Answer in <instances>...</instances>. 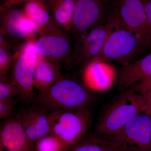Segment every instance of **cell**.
Listing matches in <instances>:
<instances>
[{
    "label": "cell",
    "instance_id": "obj_1",
    "mask_svg": "<svg viewBox=\"0 0 151 151\" xmlns=\"http://www.w3.org/2000/svg\"><path fill=\"white\" fill-rule=\"evenodd\" d=\"M147 108L141 93L130 88L122 90L103 112L97 122L95 135L102 138L117 132Z\"/></svg>",
    "mask_w": 151,
    "mask_h": 151
},
{
    "label": "cell",
    "instance_id": "obj_2",
    "mask_svg": "<svg viewBox=\"0 0 151 151\" xmlns=\"http://www.w3.org/2000/svg\"><path fill=\"white\" fill-rule=\"evenodd\" d=\"M93 102V96L83 83L63 77L44 92L37 94L33 102L51 111L89 108Z\"/></svg>",
    "mask_w": 151,
    "mask_h": 151
},
{
    "label": "cell",
    "instance_id": "obj_3",
    "mask_svg": "<svg viewBox=\"0 0 151 151\" xmlns=\"http://www.w3.org/2000/svg\"><path fill=\"white\" fill-rule=\"evenodd\" d=\"M49 118L51 133L65 144L68 150L87 134L93 120L89 108L50 111Z\"/></svg>",
    "mask_w": 151,
    "mask_h": 151
},
{
    "label": "cell",
    "instance_id": "obj_4",
    "mask_svg": "<svg viewBox=\"0 0 151 151\" xmlns=\"http://www.w3.org/2000/svg\"><path fill=\"white\" fill-rule=\"evenodd\" d=\"M148 48L138 37L120 25L111 32L102 51L92 62L113 61L124 65L133 62Z\"/></svg>",
    "mask_w": 151,
    "mask_h": 151
},
{
    "label": "cell",
    "instance_id": "obj_5",
    "mask_svg": "<svg viewBox=\"0 0 151 151\" xmlns=\"http://www.w3.org/2000/svg\"><path fill=\"white\" fill-rule=\"evenodd\" d=\"M36 40L17 44L14 47L15 59L10 80L20 90V99L25 102H33L37 95L34 91V76L39 55L36 50Z\"/></svg>",
    "mask_w": 151,
    "mask_h": 151
},
{
    "label": "cell",
    "instance_id": "obj_6",
    "mask_svg": "<svg viewBox=\"0 0 151 151\" xmlns=\"http://www.w3.org/2000/svg\"><path fill=\"white\" fill-rule=\"evenodd\" d=\"M120 25L117 9L113 7L106 24L98 23L75 40L73 50L77 64L84 67L91 63L102 51L111 32Z\"/></svg>",
    "mask_w": 151,
    "mask_h": 151
},
{
    "label": "cell",
    "instance_id": "obj_7",
    "mask_svg": "<svg viewBox=\"0 0 151 151\" xmlns=\"http://www.w3.org/2000/svg\"><path fill=\"white\" fill-rule=\"evenodd\" d=\"M103 138L124 151H151V116L140 113L117 132Z\"/></svg>",
    "mask_w": 151,
    "mask_h": 151
},
{
    "label": "cell",
    "instance_id": "obj_8",
    "mask_svg": "<svg viewBox=\"0 0 151 151\" xmlns=\"http://www.w3.org/2000/svg\"><path fill=\"white\" fill-rule=\"evenodd\" d=\"M73 27L70 34L74 40L98 23L106 24L114 4L112 0H74Z\"/></svg>",
    "mask_w": 151,
    "mask_h": 151
},
{
    "label": "cell",
    "instance_id": "obj_9",
    "mask_svg": "<svg viewBox=\"0 0 151 151\" xmlns=\"http://www.w3.org/2000/svg\"><path fill=\"white\" fill-rule=\"evenodd\" d=\"M68 34L62 30L40 35L35 42L38 54L68 68L77 64Z\"/></svg>",
    "mask_w": 151,
    "mask_h": 151
},
{
    "label": "cell",
    "instance_id": "obj_10",
    "mask_svg": "<svg viewBox=\"0 0 151 151\" xmlns=\"http://www.w3.org/2000/svg\"><path fill=\"white\" fill-rule=\"evenodd\" d=\"M117 13L122 26L151 47V29L142 0H116Z\"/></svg>",
    "mask_w": 151,
    "mask_h": 151
},
{
    "label": "cell",
    "instance_id": "obj_11",
    "mask_svg": "<svg viewBox=\"0 0 151 151\" xmlns=\"http://www.w3.org/2000/svg\"><path fill=\"white\" fill-rule=\"evenodd\" d=\"M17 6L0 12V34L15 43L36 40L35 26L27 18L23 9Z\"/></svg>",
    "mask_w": 151,
    "mask_h": 151
},
{
    "label": "cell",
    "instance_id": "obj_12",
    "mask_svg": "<svg viewBox=\"0 0 151 151\" xmlns=\"http://www.w3.org/2000/svg\"><path fill=\"white\" fill-rule=\"evenodd\" d=\"M49 112L42 105L34 103L33 105L22 109L17 115L34 151L35 143L51 133Z\"/></svg>",
    "mask_w": 151,
    "mask_h": 151
},
{
    "label": "cell",
    "instance_id": "obj_13",
    "mask_svg": "<svg viewBox=\"0 0 151 151\" xmlns=\"http://www.w3.org/2000/svg\"><path fill=\"white\" fill-rule=\"evenodd\" d=\"M0 151H34L17 115L1 124Z\"/></svg>",
    "mask_w": 151,
    "mask_h": 151
},
{
    "label": "cell",
    "instance_id": "obj_14",
    "mask_svg": "<svg viewBox=\"0 0 151 151\" xmlns=\"http://www.w3.org/2000/svg\"><path fill=\"white\" fill-rule=\"evenodd\" d=\"M23 10L39 35L63 30L55 23L45 0H27Z\"/></svg>",
    "mask_w": 151,
    "mask_h": 151
},
{
    "label": "cell",
    "instance_id": "obj_15",
    "mask_svg": "<svg viewBox=\"0 0 151 151\" xmlns=\"http://www.w3.org/2000/svg\"><path fill=\"white\" fill-rule=\"evenodd\" d=\"M151 77V53L123 65L118 70L116 84L122 90L129 89L145 78Z\"/></svg>",
    "mask_w": 151,
    "mask_h": 151
},
{
    "label": "cell",
    "instance_id": "obj_16",
    "mask_svg": "<svg viewBox=\"0 0 151 151\" xmlns=\"http://www.w3.org/2000/svg\"><path fill=\"white\" fill-rule=\"evenodd\" d=\"M61 65L39 55L34 76V88L42 93L63 77L60 73Z\"/></svg>",
    "mask_w": 151,
    "mask_h": 151
},
{
    "label": "cell",
    "instance_id": "obj_17",
    "mask_svg": "<svg viewBox=\"0 0 151 151\" xmlns=\"http://www.w3.org/2000/svg\"><path fill=\"white\" fill-rule=\"evenodd\" d=\"M114 76L113 68L105 62H92L83 67V84L89 90L102 89L111 84Z\"/></svg>",
    "mask_w": 151,
    "mask_h": 151
},
{
    "label": "cell",
    "instance_id": "obj_18",
    "mask_svg": "<svg viewBox=\"0 0 151 151\" xmlns=\"http://www.w3.org/2000/svg\"><path fill=\"white\" fill-rule=\"evenodd\" d=\"M55 23L70 34L73 27L74 0H45Z\"/></svg>",
    "mask_w": 151,
    "mask_h": 151
},
{
    "label": "cell",
    "instance_id": "obj_19",
    "mask_svg": "<svg viewBox=\"0 0 151 151\" xmlns=\"http://www.w3.org/2000/svg\"><path fill=\"white\" fill-rule=\"evenodd\" d=\"M68 151H124L114 143L95 134L87 135Z\"/></svg>",
    "mask_w": 151,
    "mask_h": 151
},
{
    "label": "cell",
    "instance_id": "obj_20",
    "mask_svg": "<svg viewBox=\"0 0 151 151\" xmlns=\"http://www.w3.org/2000/svg\"><path fill=\"white\" fill-rule=\"evenodd\" d=\"M67 146L52 133L49 134L35 143L34 151H68Z\"/></svg>",
    "mask_w": 151,
    "mask_h": 151
},
{
    "label": "cell",
    "instance_id": "obj_21",
    "mask_svg": "<svg viewBox=\"0 0 151 151\" xmlns=\"http://www.w3.org/2000/svg\"><path fill=\"white\" fill-rule=\"evenodd\" d=\"M17 96L20 98L21 97L22 93L20 89L6 76H0V100H12Z\"/></svg>",
    "mask_w": 151,
    "mask_h": 151
},
{
    "label": "cell",
    "instance_id": "obj_22",
    "mask_svg": "<svg viewBox=\"0 0 151 151\" xmlns=\"http://www.w3.org/2000/svg\"><path fill=\"white\" fill-rule=\"evenodd\" d=\"M15 59L12 50L0 48V76H5L12 69Z\"/></svg>",
    "mask_w": 151,
    "mask_h": 151
},
{
    "label": "cell",
    "instance_id": "obj_23",
    "mask_svg": "<svg viewBox=\"0 0 151 151\" xmlns=\"http://www.w3.org/2000/svg\"><path fill=\"white\" fill-rule=\"evenodd\" d=\"M14 100H0V119H6L12 117L15 105Z\"/></svg>",
    "mask_w": 151,
    "mask_h": 151
},
{
    "label": "cell",
    "instance_id": "obj_24",
    "mask_svg": "<svg viewBox=\"0 0 151 151\" xmlns=\"http://www.w3.org/2000/svg\"><path fill=\"white\" fill-rule=\"evenodd\" d=\"M129 88L135 92L140 93L151 92V77L143 79Z\"/></svg>",
    "mask_w": 151,
    "mask_h": 151
},
{
    "label": "cell",
    "instance_id": "obj_25",
    "mask_svg": "<svg viewBox=\"0 0 151 151\" xmlns=\"http://www.w3.org/2000/svg\"><path fill=\"white\" fill-rule=\"evenodd\" d=\"M27 0H6L0 6V12L13 6H18L23 4Z\"/></svg>",
    "mask_w": 151,
    "mask_h": 151
},
{
    "label": "cell",
    "instance_id": "obj_26",
    "mask_svg": "<svg viewBox=\"0 0 151 151\" xmlns=\"http://www.w3.org/2000/svg\"><path fill=\"white\" fill-rule=\"evenodd\" d=\"M145 101L147 108L145 113L149 116H151V92L141 93Z\"/></svg>",
    "mask_w": 151,
    "mask_h": 151
},
{
    "label": "cell",
    "instance_id": "obj_27",
    "mask_svg": "<svg viewBox=\"0 0 151 151\" xmlns=\"http://www.w3.org/2000/svg\"><path fill=\"white\" fill-rule=\"evenodd\" d=\"M149 26L151 29V0H142Z\"/></svg>",
    "mask_w": 151,
    "mask_h": 151
},
{
    "label": "cell",
    "instance_id": "obj_28",
    "mask_svg": "<svg viewBox=\"0 0 151 151\" xmlns=\"http://www.w3.org/2000/svg\"><path fill=\"white\" fill-rule=\"evenodd\" d=\"M0 48L12 50V44L6 40L5 37L0 34Z\"/></svg>",
    "mask_w": 151,
    "mask_h": 151
},
{
    "label": "cell",
    "instance_id": "obj_29",
    "mask_svg": "<svg viewBox=\"0 0 151 151\" xmlns=\"http://www.w3.org/2000/svg\"></svg>",
    "mask_w": 151,
    "mask_h": 151
},
{
    "label": "cell",
    "instance_id": "obj_30",
    "mask_svg": "<svg viewBox=\"0 0 151 151\" xmlns=\"http://www.w3.org/2000/svg\"></svg>",
    "mask_w": 151,
    "mask_h": 151
}]
</instances>
